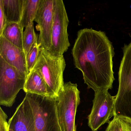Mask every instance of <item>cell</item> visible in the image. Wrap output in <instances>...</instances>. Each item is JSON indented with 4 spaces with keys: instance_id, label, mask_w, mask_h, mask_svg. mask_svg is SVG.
Wrapping results in <instances>:
<instances>
[{
    "instance_id": "6",
    "label": "cell",
    "mask_w": 131,
    "mask_h": 131,
    "mask_svg": "<svg viewBox=\"0 0 131 131\" xmlns=\"http://www.w3.org/2000/svg\"><path fill=\"white\" fill-rule=\"evenodd\" d=\"M27 76L0 57V105L11 107L23 90Z\"/></svg>"
},
{
    "instance_id": "22",
    "label": "cell",
    "mask_w": 131,
    "mask_h": 131,
    "mask_svg": "<svg viewBox=\"0 0 131 131\" xmlns=\"http://www.w3.org/2000/svg\"><path fill=\"white\" fill-rule=\"evenodd\" d=\"M129 36H130V37L131 38V32L129 33Z\"/></svg>"
},
{
    "instance_id": "14",
    "label": "cell",
    "mask_w": 131,
    "mask_h": 131,
    "mask_svg": "<svg viewBox=\"0 0 131 131\" xmlns=\"http://www.w3.org/2000/svg\"><path fill=\"white\" fill-rule=\"evenodd\" d=\"M23 29L19 23H7L1 36L14 46L23 50Z\"/></svg>"
},
{
    "instance_id": "16",
    "label": "cell",
    "mask_w": 131,
    "mask_h": 131,
    "mask_svg": "<svg viewBox=\"0 0 131 131\" xmlns=\"http://www.w3.org/2000/svg\"><path fill=\"white\" fill-rule=\"evenodd\" d=\"M106 131H131V119L115 116L108 123Z\"/></svg>"
},
{
    "instance_id": "11",
    "label": "cell",
    "mask_w": 131,
    "mask_h": 131,
    "mask_svg": "<svg viewBox=\"0 0 131 131\" xmlns=\"http://www.w3.org/2000/svg\"><path fill=\"white\" fill-rule=\"evenodd\" d=\"M0 57L27 77L29 72L27 68V57L24 51L2 36H0Z\"/></svg>"
},
{
    "instance_id": "10",
    "label": "cell",
    "mask_w": 131,
    "mask_h": 131,
    "mask_svg": "<svg viewBox=\"0 0 131 131\" xmlns=\"http://www.w3.org/2000/svg\"><path fill=\"white\" fill-rule=\"evenodd\" d=\"M14 131H35V119L31 105L25 96L8 122Z\"/></svg>"
},
{
    "instance_id": "3",
    "label": "cell",
    "mask_w": 131,
    "mask_h": 131,
    "mask_svg": "<svg viewBox=\"0 0 131 131\" xmlns=\"http://www.w3.org/2000/svg\"><path fill=\"white\" fill-rule=\"evenodd\" d=\"M123 57L118 72L119 86L115 96L114 116L131 119V42L122 48Z\"/></svg>"
},
{
    "instance_id": "21",
    "label": "cell",
    "mask_w": 131,
    "mask_h": 131,
    "mask_svg": "<svg viewBox=\"0 0 131 131\" xmlns=\"http://www.w3.org/2000/svg\"><path fill=\"white\" fill-rule=\"evenodd\" d=\"M9 131H14L13 130V129H9Z\"/></svg>"
},
{
    "instance_id": "13",
    "label": "cell",
    "mask_w": 131,
    "mask_h": 131,
    "mask_svg": "<svg viewBox=\"0 0 131 131\" xmlns=\"http://www.w3.org/2000/svg\"><path fill=\"white\" fill-rule=\"evenodd\" d=\"M24 0H0L7 23H19Z\"/></svg>"
},
{
    "instance_id": "15",
    "label": "cell",
    "mask_w": 131,
    "mask_h": 131,
    "mask_svg": "<svg viewBox=\"0 0 131 131\" xmlns=\"http://www.w3.org/2000/svg\"><path fill=\"white\" fill-rule=\"evenodd\" d=\"M40 0H24L23 13L19 24L23 28H26L34 21Z\"/></svg>"
},
{
    "instance_id": "18",
    "label": "cell",
    "mask_w": 131,
    "mask_h": 131,
    "mask_svg": "<svg viewBox=\"0 0 131 131\" xmlns=\"http://www.w3.org/2000/svg\"><path fill=\"white\" fill-rule=\"evenodd\" d=\"M38 39L36 40L27 56V63L29 72L32 70L36 63L39 54L40 47L38 44Z\"/></svg>"
},
{
    "instance_id": "17",
    "label": "cell",
    "mask_w": 131,
    "mask_h": 131,
    "mask_svg": "<svg viewBox=\"0 0 131 131\" xmlns=\"http://www.w3.org/2000/svg\"><path fill=\"white\" fill-rule=\"evenodd\" d=\"M37 39L38 36L34 30V23H31L25 28L23 36V50L26 57Z\"/></svg>"
},
{
    "instance_id": "4",
    "label": "cell",
    "mask_w": 131,
    "mask_h": 131,
    "mask_svg": "<svg viewBox=\"0 0 131 131\" xmlns=\"http://www.w3.org/2000/svg\"><path fill=\"white\" fill-rule=\"evenodd\" d=\"M76 83H64L57 99V110L61 131H76L75 117L80 103V92Z\"/></svg>"
},
{
    "instance_id": "20",
    "label": "cell",
    "mask_w": 131,
    "mask_h": 131,
    "mask_svg": "<svg viewBox=\"0 0 131 131\" xmlns=\"http://www.w3.org/2000/svg\"><path fill=\"white\" fill-rule=\"evenodd\" d=\"M7 24L4 13L2 6L0 5V36L2 35L3 31Z\"/></svg>"
},
{
    "instance_id": "7",
    "label": "cell",
    "mask_w": 131,
    "mask_h": 131,
    "mask_svg": "<svg viewBox=\"0 0 131 131\" xmlns=\"http://www.w3.org/2000/svg\"><path fill=\"white\" fill-rule=\"evenodd\" d=\"M69 20L62 0H53V13L51 31V46L49 52L61 56L70 46L67 28Z\"/></svg>"
},
{
    "instance_id": "19",
    "label": "cell",
    "mask_w": 131,
    "mask_h": 131,
    "mask_svg": "<svg viewBox=\"0 0 131 131\" xmlns=\"http://www.w3.org/2000/svg\"><path fill=\"white\" fill-rule=\"evenodd\" d=\"M8 118L7 115L1 108L0 109V131H9V124L7 121Z\"/></svg>"
},
{
    "instance_id": "12",
    "label": "cell",
    "mask_w": 131,
    "mask_h": 131,
    "mask_svg": "<svg viewBox=\"0 0 131 131\" xmlns=\"http://www.w3.org/2000/svg\"><path fill=\"white\" fill-rule=\"evenodd\" d=\"M23 90L26 93L55 97L42 77L34 70H32L27 75Z\"/></svg>"
},
{
    "instance_id": "5",
    "label": "cell",
    "mask_w": 131,
    "mask_h": 131,
    "mask_svg": "<svg viewBox=\"0 0 131 131\" xmlns=\"http://www.w3.org/2000/svg\"><path fill=\"white\" fill-rule=\"evenodd\" d=\"M34 114L35 131H61L55 97L26 93Z\"/></svg>"
},
{
    "instance_id": "8",
    "label": "cell",
    "mask_w": 131,
    "mask_h": 131,
    "mask_svg": "<svg viewBox=\"0 0 131 131\" xmlns=\"http://www.w3.org/2000/svg\"><path fill=\"white\" fill-rule=\"evenodd\" d=\"M115 96L110 95L108 90L95 92L93 106L88 116V126L92 131H97L114 116Z\"/></svg>"
},
{
    "instance_id": "1",
    "label": "cell",
    "mask_w": 131,
    "mask_h": 131,
    "mask_svg": "<svg viewBox=\"0 0 131 131\" xmlns=\"http://www.w3.org/2000/svg\"><path fill=\"white\" fill-rule=\"evenodd\" d=\"M114 49L105 32L92 28L78 31L72 54L88 89L94 92L112 89Z\"/></svg>"
},
{
    "instance_id": "9",
    "label": "cell",
    "mask_w": 131,
    "mask_h": 131,
    "mask_svg": "<svg viewBox=\"0 0 131 131\" xmlns=\"http://www.w3.org/2000/svg\"><path fill=\"white\" fill-rule=\"evenodd\" d=\"M53 13V0H40L34 21L40 31L38 43L49 51L51 46V31Z\"/></svg>"
},
{
    "instance_id": "2",
    "label": "cell",
    "mask_w": 131,
    "mask_h": 131,
    "mask_svg": "<svg viewBox=\"0 0 131 131\" xmlns=\"http://www.w3.org/2000/svg\"><path fill=\"white\" fill-rule=\"evenodd\" d=\"M66 63L63 55L56 56L40 47L37 60L32 70L37 71L46 83L54 97L57 98L63 88V74Z\"/></svg>"
}]
</instances>
